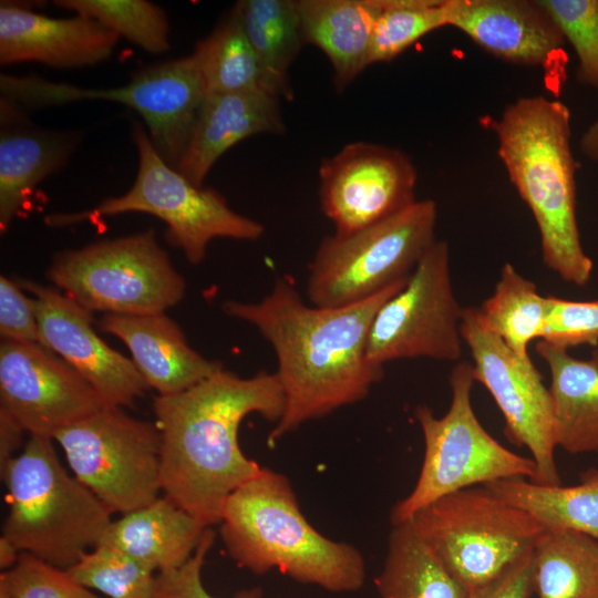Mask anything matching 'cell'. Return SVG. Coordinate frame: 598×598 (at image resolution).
I'll use <instances>...</instances> for the list:
<instances>
[{"instance_id": "34", "label": "cell", "mask_w": 598, "mask_h": 598, "mask_svg": "<svg viewBox=\"0 0 598 598\" xmlns=\"http://www.w3.org/2000/svg\"><path fill=\"white\" fill-rule=\"evenodd\" d=\"M68 570L109 598H154L156 573L111 548L92 549Z\"/></svg>"}, {"instance_id": "18", "label": "cell", "mask_w": 598, "mask_h": 598, "mask_svg": "<svg viewBox=\"0 0 598 598\" xmlns=\"http://www.w3.org/2000/svg\"><path fill=\"white\" fill-rule=\"evenodd\" d=\"M445 24L504 61L553 65L565 39L539 0H443Z\"/></svg>"}, {"instance_id": "17", "label": "cell", "mask_w": 598, "mask_h": 598, "mask_svg": "<svg viewBox=\"0 0 598 598\" xmlns=\"http://www.w3.org/2000/svg\"><path fill=\"white\" fill-rule=\"evenodd\" d=\"M17 282L33 296L40 343L69 363L106 405H131L150 389L133 361L97 336L93 312L52 287Z\"/></svg>"}, {"instance_id": "6", "label": "cell", "mask_w": 598, "mask_h": 598, "mask_svg": "<svg viewBox=\"0 0 598 598\" xmlns=\"http://www.w3.org/2000/svg\"><path fill=\"white\" fill-rule=\"evenodd\" d=\"M472 364L458 362L450 374L451 402L441 417L424 404L415 419L424 440V456L411 493L391 511V523L410 520L419 511L448 494L506 478L536 476L532 457L496 441L481 424L472 404Z\"/></svg>"}, {"instance_id": "29", "label": "cell", "mask_w": 598, "mask_h": 598, "mask_svg": "<svg viewBox=\"0 0 598 598\" xmlns=\"http://www.w3.org/2000/svg\"><path fill=\"white\" fill-rule=\"evenodd\" d=\"M485 486L545 528L575 530L598 540V470L588 471L579 484L571 486L542 485L522 477Z\"/></svg>"}, {"instance_id": "41", "label": "cell", "mask_w": 598, "mask_h": 598, "mask_svg": "<svg viewBox=\"0 0 598 598\" xmlns=\"http://www.w3.org/2000/svg\"><path fill=\"white\" fill-rule=\"evenodd\" d=\"M23 427L0 408V471L18 454L23 444Z\"/></svg>"}, {"instance_id": "16", "label": "cell", "mask_w": 598, "mask_h": 598, "mask_svg": "<svg viewBox=\"0 0 598 598\" xmlns=\"http://www.w3.org/2000/svg\"><path fill=\"white\" fill-rule=\"evenodd\" d=\"M106 405L62 358L39 342L0 344V408L30 435L60 430Z\"/></svg>"}, {"instance_id": "4", "label": "cell", "mask_w": 598, "mask_h": 598, "mask_svg": "<svg viewBox=\"0 0 598 598\" xmlns=\"http://www.w3.org/2000/svg\"><path fill=\"white\" fill-rule=\"evenodd\" d=\"M219 524L228 555L257 575L277 569L331 592H352L364 585L359 549L315 529L289 480L270 468L261 467L228 497Z\"/></svg>"}, {"instance_id": "9", "label": "cell", "mask_w": 598, "mask_h": 598, "mask_svg": "<svg viewBox=\"0 0 598 598\" xmlns=\"http://www.w3.org/2000/svg\"><path fill=\"white\" fill-rule=\"evenodd\" d=\"M410 520L467 592L532 550L545 529L485 485L441 497Z\"/></svg>"}, {"instance_id": "7", "label": "cell", "mask_w": 598, "mask_h": 598, "mask_svg": "<svg viewBox=\"0 0 598 598\" xmlns=\"http://www.w3.org/2000/svg\"><path fill=\"white\" fill-rule=\"evenodd\" d=\"M133 138L138 164L132 187L92 209L49 215L48 226L63 227L124 213L150 214L166 224L169 245L179 248L194 265L204 260L215 238L256 240L264 235L260 223L233 210L220 193L194 185L168 165L140 123L134 126Z\"/></svg>"}, {"instance_id": "36", "label": "cell", "mask_w": 598, "mask_h": 598, "mask_svg": "<svg viewBox=\"0 0 598 598\" xmlns=\"http://www.w3.org/2000/svg\"><path fill=\"white\" fill-rule=\"evenodd\" d=\"M0 598H102L80 584L68 569L21 553L0 575Z\"/></svg>"}, {"instance_id": "27", "label": "cell", "mask_w": 598, "mask_h": 598, "mask_svg": "<svg viewBox=\"0 0 598 598\" xmlns=\"http://www.w3.org/2000/svg\"><path fill=\"white\" fill-rule=\"evenodd\" d=\"M532 566L536 598H598V540L586 534L545 528Z\"/></svg>"}, {"instance_id": "44", "label": "cell", "mask_w": 598, "mask_h": 598, "mask_svg": "<svg viewBox=\"0 0 598 598\" xmlns=\"http://www.w3.org/2000/svg\"><path fill=\"white\" fill-rule=\"evenodd\" d=\"M590 358H592L598 363V348H595L592 350Z\"/></svg>"}, {"instance_id": "42", "label": "cell", "mask_w": 598, "mask_h": 598, "mask_svg": "<svg viewBox=\"0 0 598 598\" xmlns=\"http://www.w3.org/2000/svg\"><path fill=\"white\" fill-rule=\"evenodd\" d=\"M579 150L587 159L598 163V116L581 134Z\"/></svg>"}, {"instance_id": "8", "label": "cell", "mask_w": 598, "mask_h": 598, "mask_svg": "<svg viewBox=\"0 0 598 598\" xmlns=\"http://www.w3.org/2000/svg\"><path fill=\"white\" fill-rule=\"evenodd\" d=\"M436 219L435 202L422 199L354 233L327 236L309 267L310 302L352 305L406 280L437 240Z\"/></svg>"}, {"instance_id": "26", "label": "cell", "mask_w": 598, "mask_h": 598, "mask_svg": "<svg viewBox=\"0 0 598 598\" xmlns=\"http://www.w3.org/2000/svg\"><path fill=\"white\" fill-rule=\"evenodd\" d=\"M380 598H466L435 551L411 520L393 525L382 570L375 578Z\"/></svg>"}, {"instance_id": "39", "label": "cell", "mask_w": 598, "mask_h": 598, "mask_svg": "<svg viewBox=\"0 0 598 598\" xmlns=\"http://www.w3.org/2000/svg\"><path fill=\"white\" fill-rule=\"evenodd\" d=\"M0 334L13 342H39L34 299L17 281L0 277Z\"/></svg>"}, {"instance_id": "10", "label": "cell", "mask_w": 598, "mask_h": 598, "mask_svg": "<svg viewBox=\"0 0 598 598\" xmlns=\"http://www.w3.org/2000/svg\"><path fill=\"white\" fill-rule=\"evenodd\" d=\"M49 280L83 308L115 315L165 312L186 282L151 228L55 255Z\"/></svg>"}, {"instance_id": "23", "label": "cell", "mask_w": 598, "mask_h": 598, "mask_svg": "<svg viewBox=\"0 0 598 598\" xmlns=\"http://www.w3.org/2000/svg\"><path fill=\"white\" fill-rule=\"evenodd\" d=\"M297 7L305 43L328 56L334 86L344 90L370 65L372 32L382 0H299Z\"/></svg>"}, {"instance_id": "24", "label": "cell", "mask_w": 598, "mask_h": 598, "mask_svg": "<svg viewBox=\"0 0 598 598\" xmlns=\"http://www.w3.org/2000/svg\"><path fill=\"white\" fill-rule=\"evenodd\" d=\"M535 350L550 373L557 447L598 455V363L543 340Z\"/></svg>"}, {"instance_id": "3", "label": "cell", "mask_w": 598, "mask_h": 598, "mask_svg": "<svg viewBox=\"0 0 598 598\" xmlns=\"http://www.w3.org/2000/svg\"><path fill=\"white\" fill-rule=\"evenodd\" d=\"M570 123L565 103L534 95L509 103L491 126L511 183L537 225L544 264L565 282L582 287L594 261L578 227Z\"/></svg>"}, {"instance_id": "20", "label": "cell", "mask_w": 598, "mask_h": 598, "mask_svg": "<svg viewBox=\"0 0 598 598\" xmlns=\"http://www.w3.org/2000/svg\"><path fill=\"white\" fill-rule=\"evenodd\" d=\"M97 324L127 347L134 365L158 395L183 392L224 369L220 361L194 350L178 323L165 312L105 313Z\"/></svg>"}, {"instance_id": "28", "label": "cell", "mask_w": 598, "mask_h": 598, "mask_svg": "<svg viewBox=\"0 0 598 598\" xmlns=\"http://www.w3.org/2000/svg\"><path fill=\"white\" fill-rule=\"evenodd\" d=\"M235 8L270 93L291 100L288 69L305 43L297 1L241 0Z\"/></svg>"}, {"instance_id": "22", "label": "cell", "mask_w": 598, "mask_h": 598, "mask_svg": "<svg viewBox=\"0 0 598 598\" xmlns=\"http://www.w3.org/2000/svg\"><path fill=\"white\" fill-rule=\"evenodd\" d=\"M208 527L164 495L112 520L97 547L117 550L158 574L184 565Z\"/></svg>"}, {"instance_id": "43", "label": "cell", "mask_w": 598, "mask_h": 598, "mask_svg": "<svg viewBox=\"0 0 598 598\" xmlns=\"http://www.w3.org/2000/svg\"><path fill=\"white\" fill-rule=\"evenodd\" d=\"M21 551L4 536L0 537V568L10 569L17 563Z\"/></svg>"}, {"instance_id": "11", "label": "cell", "mask_w": 598, "mask_h": 598, "mask_svg": "<svg viewBox=\"0 0 598 598\" xmlns=\"http://www.w3.org/2000/svg\"><path fill=\"white\" fill-rule=\"evenodd\" d=\"M0 92L1 100L29 109L87 100L124 104L143 117L155 150L174 168L185 153L206 96L193 53L145 68L122 86L90 89L35 75L1 74Z\"/></svg>"}, {"instance_id": "19", "label": "cell", "mask_w": 598, "mask_h": 598, "mask_svg": "<svg viewBox=\"0 0 598 598\" xmlns=\"http://www.w3.org/2000/svg\"><path fill=\"white\" fill-rule=\"evenodd\" d=\"M120 37L99 21L75 14L52 18L22 4L1 1L0 64L38 62L78 69L109 60Z\"/></svg>"}, {"instance_id": "21", "label": "cell", "mask_w": 598, "mask_h": 598, "mask_svg": "<svg viewBox=\"0 0 598 598\" xmlns=\"http://www.w3.org/2000/svg\"><path fill=\"white\" fill-rule=\"evenodd\" d=\"M278 100L261 90L206 94L176 169L202 187L215 163L240 141L283 133Z\"/></svg>"}, {"instance_id": "30", "label": "cell", "mask_w": 598, "mask_h": 598, "mask_svg": "<svg viewBox=\"0 0 598 598\" xmlns=\"http://www.w3.org/2000/svg\"><path fill=\"white\" fill-rule=\"evenodd\" d=\"M547 308V296L540 295L532 280L505 262L493 293L478 310L487 327L520 359L533 361L529 344L543 337Z\"/></svg>"}, {"instance_id": "15", "label": "cell", "mask_w": 598, "mask_h": 598, "mask_svg": "<svg viewBox=\"0 0 598 598\" xmlns=\"http://www.w3.org/2000/svg\"><path fill=\"white\" fill-rule=\"evenodd\" d=\"M319 197L336 234H351L412 205L417 181L402 151L370 142L344 145L319 167Z\"/></svg>"}, {"instance_id": "37", "label": "cell", "mask_w": 598, "mask_h": 598, "mask_svg": "<svg viewBox=\"0 0 598 598\" xmlns=\"http://www.w3.org/2000/svg\"><path fill=\"white\" fill-rule=\"evenodd\" d=\"M548 308L540 340L569 350L578 346H598V298L570 300L547 296Z\"/></svg>"}, {"instance_id": "32", "label": "cell", "mask_w": 598, "mask_h": 598, "mask_svg": "<svg viewBox=\"0 0 598 598\" xmlns=\"http://www.w3.org/2000/svg\"><path fill=\"white\" fill-rule=\"evenodd\" d=\"M55 7L92 18L120 38L161 54L169 49V23L164 10L146 0H56Z\"/></svg>"}, {"instance_id": "12", "label": "cell", "mask_w": 598, "mask_h": 598, "mask_svg": "<svg viewBox=\"0 0 598 598\" xmlns=\"http://www.w3.org/2000/svg\"><path fill=\"white\" fill-rule=\"evenodd\" d=\"M74 476L112 513L127 514L162 491V437L155 423L104 405L53 436Z\"/></svg>"}, {"instance_id": "2", "label": "cell", "mask_w": 598, "mask_h": 598, "mask_svg": "<svg viewBox=\"0 0 598 598\" xmlns=\"http://www.w3.org/2000/svg\"><path fill=\"white\" fill-rule=\"evenodd\" d=\"M162 437V491L207 526L220 522L228 497L261 470L238 443L251 413L277 423L285 394L277 374L240 378L225 369L172 395L153 401Z\"/></svg>"}, {"instance_id": "31", "label": "cell", "mask_w": 598, "mask_h": 598, "mask_svg": "<svg viewBox=\"0 0 598 598\" xmlns=\"http://www.w3.org/2000/svg\"><path fill=\"white\" fill-rule=\"evenodd\" d=\"M193 54L206 94L248 90L271 94L235 6L205 39L198 41Z\"/></svg>"}, {"instance_id": "1", "label": "cell", "mask_w": 598, "mask_h": 598, "mask_svg": "<svg viewBox=\"0 0 598 598\" xmlns=\"http://www.w3.org/2000/svg\"><path fill=\"white\" fill-rule=\"evenodd\" d=\"M406 280L360 302L318 307L306 305L292 282L280 277L258 302L223 303L226 315L254 326L277 357L285 411L269 433V445L307 421L361 401L381 380L383 368L367 357L370 327Z\"/></svg>"}, {"instance_id": "33", "label": "cell", "mask_w": 598, "mask_h": 598, "mask_svg": "<svg viewBox=\"0 0 598 598\" xmlns=\"http://www.w3.org/2000/svg\"><path fill=\"white\" fill-rule=\"evenodd\" d=\"M442 27H446L443 0H382L372 32L370 65L393 60Z\"/></svg>"}, {"instance_id": "38", "label": "cell", "mask_w": 598, "mask_h": 598, "mask_svg": "<svg viewBox=\"0 0 598 598\" xmlns=\"http://www.w3.org/2000/svg\"><path fill=\"white\" fill-rule=\"evenodd\" d=\"M215 539L208 527L192 557L181 567L158 573L155 579L154 598H215L205 588L202 569ZM236 598H261L258 589L244 591Z\"/></svg>"}, {"instance_id": "13", "label": "cell", "mask_w": 598, "mask_h": 598, "mask_svg": "<svg viewBox=\"0 0 598 598\" xmlns=\"http://www.w3.org/2000/svg\"><path fill=\"white\" fill-rule=\"evenodd\" d=\"M463 312L454 292L448 245L436 240L404 286L375 313L369 331L368 360L378 368L414 358L458 361L464 344Z\"/></svg>"}, {"instance_id": "35", "label": "cell", "mask_w": 598, "mask_h": 598, "mask_svg": "<svg viewBox=\"0 0 598 598\" xmlns=\"http://www.w3.org/2000/svg\"><path fill=\"white\" fill-rule=\"evenodd\" d=\"M578 59L577 80L598 91V0H539Z\"/></svg>"}, {"instance_id": "5", "label": "cell", "mask_w": 598, "mask_h": 598, "mask_svg": "<svg viewBox=\"0 0 598 598\" xmlns=\"http://www.w3.org/2000/svg\"><path fill=\"white\" fill-rule=\"evenodd\" d=\"M53 439L30 435L3 470L2 535L21 553L69 569L97 547L112 512L60 462Z\"/></svg>"}, {"instance_id": "25", "label": "cell", "mask_w": 598, "mask_h": 598, "mask_svg": "<svg viewBox=\"0 0 598 598\" xmlns=\"http://www.w3.org/2000/svg\"><path fill=\"white\" fill-rule=\"evenodd\" d=\"M81 134L27 125H4L0 133V229L6 231L29 193L60 171Z\"/></svg>"}, {"instance_id": "40", "label": "cell", "mask_w": 598, "mask_h": 598, "mask_svg": "<svg viewBox=\"0 0 598 598\" xmlns=\"http://www.w3.org/2000/svg\"><path fill=\"white\" fill-rule=\"evenodd\" d=\"M532 557L533 549L524 554L494 580L467 592L466 598H530L533 594Z\"/></svg>"}, {"instance_id": "14", "label": "cell", "mask_w": 598, "mask_h": 598, "mask_svg": "<svg viewBox=\"0 0 598 598\" xmlns=\"http://www.w3.org/2000/svg\"><path fill=\"white\" fill-rule=\"evenodd\" d=\"M461 334L473 359L474 380L494 399L506 435L532 454L536 464L533 482L560 485L553 399L542 373L487 327L477 307L464 308Z\"/></svg>"}]
</instances>
